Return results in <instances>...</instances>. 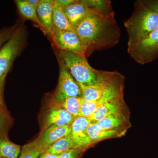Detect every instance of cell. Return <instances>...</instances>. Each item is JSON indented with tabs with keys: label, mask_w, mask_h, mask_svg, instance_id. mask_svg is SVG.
<instances>
[{
	"label": "cell",
	"mask_w": 158,
	"mask_h": 158,
	"mask_svg": "<svg viewBox=\"0 0 158 158\" xmlns=\"http://www.w3.org/2000/svg\"><path fill=\"white\" fill-rule=\"evenodd\" d=\"M52 20L54 28L62 31H75L74 28L65 15L63 8L59 6L56 1H54Z\"/></svg>",
	"instance_id": "cell-14"
},
{
	"label": "cell",
	"mask_w": 158,
	"mask_h": 158,
	"mask_svg": "<svg viewBox=\"0 0 158 158\" xmlns=\"http://www.w3.org/2000/svg\"><path fill=\"white\" fill-rule=\"evenodd\" d=\"M53 39L61 51L85 56L87 50L75 31H62L53 28Z\"/></svg>",
	"instance_id": "cell-7"
},
{
	"label": "cell",
	"mask_w": 158,
	"mask_h": 158,
	"mask_svg": "<svg viewBox=\"0 0 158 158\" xmlns=\"http://www.w3.org/2000/svg\"><path fill=\"white\" fill-rule=\"evenodd\" d=\"M128 52L136 62L142 65L158 57V28L128 47Z\"/></svg>",
	"instance_id": "cell-6"
},
{
	"label": "cell",
	"mask_w": 158,
	"mask_h": 158,
	"mask_svg": "<svg viewBox=\"0 0 158 158\" xmlns=\"http://www.w3.org/2000/svg\"><path fill=\"white\" fill-rule=\"evenodd\" d=\"M59 156L54 154L45 152L40 156V158H58Z\"/></svg>",
	"instance_id": "cell-29"
},
{
	"label": "cell",
	"mask_w": 158,
	"mask_h": 158,
	"mask_svg": "<svg viewBox=\"0 0 158 158\" xmlns=\"http://www.w3.org/2000/svg\"><path fill=\"white\" fill-rule=\"evenodd\" d=\"M71 114L62 108H55L49 111L46 119L47 127L52 125L58 126H70L75 119Z\"/></svg>",
	"instance_id": "cell-13"
},
{
	"label": "cell",
	"mask_w": 158,
	"mask_h": 158,
	"mask_svg": "<svg viewBox=\"0 0 158 158\" xmlns=\"http://www.w3.org/2000/svg\"><path fill=\"white\" fill-rule=\"evenodd\" d=\"M27 1L29 4L37 11L40 3V0H27Z\"/></svg>",
	"instance_id": "cell-28"
},
{
	"label": "cell",
	"mask_w": 158,
	"mask_h": 158,
	"mask_svg": "<svg viewBox=\"0 0 158 158\" xmlns=\"http://www.w3.org/2000/svg\"><path fill=\"white\" fill-rule=\"evenodd\" d=\"M108 102L109 101L103 99H100L94 101H86L82 99L79 116L90 118L99 107Z\"/></svg>",
	"instance_id": "cell-22"
},
{
	"label": "cell",
	"mask_w": 158,
	"mask_h": 158,
	"mask_svg": "<svg viewBox=\"0 0 158 158\" xmlns=\"http://www.w3.org/2000/svg\"><path fill=\"white\" fill-rule=\"evenodd\" d=\"M74 30L87 52L110 48L116 45L120 38V29L110 5L103 9L90 8Z\"/></svg>",
	"instance_id": "cell-1"
},
{
	"label": "cell",
	"mask_w": 158,
	"mask_h": 158,
	"mask_svg": "<svg viewBox=\"0 0 158 158\" xmlns=\"http://www.w3.org/2000/svg\"><path fill=\"white\" fill-rule=\"evenodd\" d=\"M11 34V32L8 31H3L0 33V48L6 41H8Z\"/></svg>",
	"instance_id": "cell-26"
},
{
	"label": "cell",
	"mask_w": 158,
	"mask_h": 158,
	"mask_svg": "<svg viewBox=\"0 0 158 158\" xmlns=\"http://www.w3.org/2000/svg\"><path fill=\"white\" fill-rule=\"evenodd\" d=\"M81 90L78 84L62 63L60 66L59 84L55 94V100L58 102L68 97L81 98Z\"/></svg>",
	"instance_id": "cell-8"
},
{
	"label": "cell",
	"mask_w": 158,
	"mask_h": 158,
	"mask_svg": "<svg viewBox=\"0 0 158 158\" xmlns=\"http://www.w3.org/2000/svg\"><path fill=\"white\" fill-rule=\"evenodd\" d=\"M63 9L74 28L81 21L90 10V8L86 6L82 1H76Z\"/></svg>",
	"instance_id": "cell-12"
},
{
	"label": "cell",
	"mask_w": 158,
	"mask_h": 158,
	"mask_svg": "<svg viewBox=\"0 0 158 158\" xmlns=\"http://www.w3.org/2000/svg\"></svg>",
	"instance_id": "cell-32"
},
{
	"label": "cell",
	"mask_w": 158,
	"mask_h": 158,
	"mask_svg": "<svg viewBox=\"0 0 158 158\" xmlns=\"http://www.w3.org/2000/svg\"><path fill=\"white\" fill-rule=\"evenodd\" d=\"M46 150L40 141H34L23 147L18 158H40Z\"/></svg>",
	"instance_id": "cell-17"
},
{
	"label": "cell",
	"mask_w": 158,
	"mask_h": 158,
	"mask_svg": "<svg viewBox=\"0 0 158 158\" xmlns=\"http://www.w3.org/2000/svg\"><path fill=\"white\" fill-rule=\"evenodd\" d=\"M59 56L62 63L78 83L92 86L97 82L95 69L92 68L85 56L61 51Z\"/></svg>",
	"instance_id": "cell-4"
},
{
	"label": "cell",
	"mask_w": 158,
	"mask_h": 158,
	"mask_svg": "<svg viewBox=\"0 0 158 158\" xmlns=\"http://www.w3.org/2000/svg\"><path fill=\"white\" fill-rule=\"evenodd\" d=\"M54 1L52 0H40L37 8V16L42 24L44 31L52 36L53 25V11Z\"/></svg>",
	"instance_id": "cell-10"
},
{
	"label": "cell",
	"mask_w": 158,
	"mask_h": 158,
	"mask_svg": "<svg viewBox=\"0 0 158 158\" xmlns=\"http://www.w3.org/2000/svg\"><path fill=\"white\" fill-rule=\"evenodd\" d=\"M1 123H2V121H1V117H0V127H1Z\"/></svg>",
	"instance_id": "cell-31"
},
{
	"label": "cell",
	"mask_w": 158,
	"mask_h": 158,
	"mask_svg": "<svg viewBox=\"0 0 158 158\" xmlns=\"http://www.w3.org/2000/svg\"><path fill=\"white\" fill-rule=\"evenodd\" d=\"M73 148H77L70 135L61 138L55 142L48 148L45 152L59 155L68 150Z\"/></svg>",
	"instance_id": "cell-18"
},
{
	"label": "cell",
	"mask_w": 158,
	"mask_h": 158,
	"mask_svg": "<svg viewBox=\"0 0 158 158\" xmlns=\"http://www.w3.org/2000/svg\"><path fill=\"white\" fill-rule=\"evenodd\" d=\"M91 122L90 118L79 116L71 125L70 136L78 149L87 147L91 143L86 131Z\"/></svg>",
	"instance_id": "cell-9"
},
{
	"label": "cell",
	"mask_w": 158,
	"mask_h": 158,
	"mask_svg": "<svg viewBox=\"0 0 158 158\" xmlns=\"http://www.w3.org/2000/svg\"><path fill=\"white\" fill-rule=\"evenodd\" d=\"M2 87L0 85V104L2 102Z\"/></svg>",
	"instance_id": "cell-30"
},
{
	"label": "cell",
	"mask_w": 158,
	"mask_h": 158,
	"mask_svg": "<svg viewBox=\"0 0 158 158\" xmlns=\"http://www.w3.org/2000/svg\"><path fill=\"white\" fill-rule=\"evenodd\" d=\"M118 112L119 109L117 105L111 101L106 102L99 107L89 118L91 122L96 123L110 115L118 114Z\"/></svg>",
	"instance_id": "cell-16"
},
{
	"label": "cell",
	"mask_w": 158,
	"mask_h": 158,
	"mask_svg": "<svg viewBox=\"0 0 158 158\" xmlns=\"http://www.w3.org/2000/svg\"><path fill=\"white\" fill-rule=\"evenodd\" d=\"M81 153L80 149L73 148L66 151L59 155L58 158H77Z\"/></svg>",
	"instance_id": "cell-24"
},
{
	"label": "cell",
	"mask_w": 158,
	"mask_h": 158,
	"mask_svg": "<svg viewBox=\"0 0 158 158\" xmlns=\"http://www.w3.org/2000/svg\"><path fill=\"white\" fill-rule=\"evenodd\" d=\"M15 2L20 13L22 16L34 22L44 30L37 16V11L29 4L27 0H17Z\"/></svg>",
	"instance_id": "cell-19"
},
{
	"label": "cell",
	"mask_w": 158,
	"mask_h": 158,
	"mask_svg": "<svg viewBox=\"0 0 158 158\" xmlns=\"http://www.w3.org/2000/svg\"><path fill=\"white\" fill-rule=\"evenodd\" d=\"M97 82L92 86L78 83L81 90V98L86 101H94L103 99L112 101L118 97L119 90L114 80L119 73L95 69Z\"/></svg>",
	"instance_id": "cell-3"
},
{
	"label": "cell",
	"mask_w": 158,
	"mask_h": 158,
	"mask_svg": "<svg viewBox=\"0 0 158 158\" xmlns=\"http://www.w3.org/2000/svg\"><path fill=\"white\" fill-rule=\"evenodd\" d=\"M24 42V33L21 29H17L0 48V85L2 87L14 59L22 48Z\"/></svg>",
	"instance_id": "cell-5"
},
{
	"label": "cell",
	"mask_w": 158,
	"mask_h": 158,
	"mask_svg": "<svg viewBox=\"0 0 158 158\" xmlns=\"http://www.w3.org/2000/svg\"><path fill=\"white\" fill-rule=\"evenodd\" d=\"M144 5L158 14V0L142 1Z\"/></svg>",
	"instance_id": "cell-25"
},
{
	"label": "cell",
	"mask_w": 158,
	"mask_h": 158,
	"mask_svg": "<svg viewBox=\"0 0 158 158\" xmlns=\"http://www.w3.org/2000/svg\"><path fill=\"white\" fill-rule=\"evenodd\" d=\"M57 3L62 8L66 7L69 5L74 3L76 1L74 0H56Z\"/></svg>",
	"instance_id": "cell-27"
},
{
	"label": "cell",
	"mask_w": 158,
	"mask_h": 158,
	"mask_svg": "<svg viewBox=\"0 0 158 158\" xmlns=\"http://www.w3.org/2000/svg\"><path fill=\"white\" fill-rule=\"evenodd\" d=\"M20 152L21 148L19 145L0 138V158H18Z\"/></svg>",
	"instance_id": "cell-20"
},
{
	"label": "cell",
	"mask_w": 158,
	"mask_h": 158,
	"mask_svg": "<svg viewBox=\"0 0 158 158\" xmlns=\"http://www.w3.org/2000/svg\"><path fill=\"white\" fill-rule=\"evenodd\" d=\"M128 35V47L158 28V14L138 2L131 17L124 23Z\"/></svg>",
	"instance_id": "cell-2"
},
{
	"label": "cell",
	"mask_w": 158,
	"mask_h": 158,
	"mask_svg": "<svg viewBox=\"0 0 158 158\" xmlns=\"http://www.w3.org/2000/svg\"><path fill=\"white\" fill-rule=\"evenodd\" d=\"M71 131V125L65 126H51L49 127L43 134L40 141L47 150L51 145L59 139L69 135Z\"/></svg>",
	"instance_id": "cell-11"
},
{
	"label": "cell",
	"mask_w": 158,
	"mask_h": 158,
	"mask_svg": "<svg viewBox=\"0 0 158 158\" xmlns=\"http://www.w3.org/2000/svg\"><path fill=\"white\" fill-rule=\"evenodd\" d=\"M82 101L81 98L68 97L57 102V105L60 107L65 109L75 118H76L79 116Z\"/></svg>",
	"instance_id": "cell-21"
},
{
	"label": "cell",
	"mask_w": 158,
	"mask_h": 158,
	"mask_svg": "<svg viewBox=\"0 0 158 158\" xmlns=\"http://www.w3.org/2000/svg\"><path fill=\"white\" fill-rule=\"evenodd\" d=\"M123 118L119 114L110 115L98 121L96 123L101 128L106 130H114L121 125Z\"/></svg>",
	"instance_id": "cell-23"
},
{
	"label": "cell",
	"mask_w": 158,
	"mask_h": 158,
	"mask_svg": "<svg viewBox=\"0 0 158 158\" xmlns=\"http://www.w3.org/2000/svg\"><path fill=\"white\" fill-rule=\"evenodd\" d=\"M86 131L91 143L113 137L116 134L115 130L103 129L96 123H90L87 128Z\"/></svg>",
	"instance_id": "cell-15"
}]
</instances>
